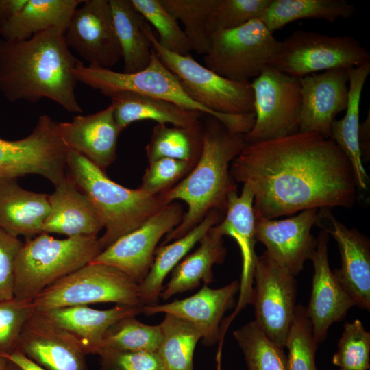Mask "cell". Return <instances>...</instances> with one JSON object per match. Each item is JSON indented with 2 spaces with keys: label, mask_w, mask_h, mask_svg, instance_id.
Masks as SVG:
<instances>
[{
  "label": "cell",
  "mask_w": 370,
  "mask_h": 370,
  "mask_svg": "<svg viewBox=\"0 0 370 370\" xmlns=\"http://www.w3.org/2000/svg\"><path fill=\"white\" fill-rule=\"evenodd\" d=\"M235 182L254 194L257 218L275 219L308 209L352 208L358 197L352 165L330 138L295 132L247 143L232 160Z\"/></svg>",
  "instance_id": "6da1fadb"
},
{
  "label": "cell",
  "mask_w": 370,
  "mask_h": 370,
  "mask_svg": "<svg viewBox=\"0 0 370 370\" xmlns=\"http://www.w3.org/2000/svg\"><path fill=\"white\" fill-rule=\"evenodd\" d=\"M71 53L64 32L53 27L23 40H0V92L10 101L49 99L69 112H82Z\"/></svg>",
  "instance_id": "7a4b0ae2"
},
{
  "label": "cell",
  "mask_w": 370,
  "mask_h": 370,
  "mask_svg": "<svg viewBox=\"0 0 370 370\" xmlns=\"http://www.w3.org/2000/svg\"><path fill=\"white\" fill-rule=\"evenodd\" d=\"M208 116L203 127L201 153L194 168L164 192L167 204L182 201L188 209L162 245L186 234L210 212H225L228 195L237 190L230 168L247 143L245 134L232 132L216 118Z\"/></svg>",
  "instance_id": "3957f363"
},
{
  "label": "cell",
  "mask_w": 370,
  "mask_h": 370,
  "mask_svg": "<svg viewBox=\"0 0 370 370\" xmlns=\"http://www.w3.org/2000/svg\"><path fill=\"white\" fill-rule=\"evenodd\" d=\"M66 165L70 177L88 196L105 229L99 238L101 251L140 227L168 204L164 193L151 195L140 188L124 187L74 151L69 150Z\"/></svg>",
  "instance_id": "277c9868"
},
{
  "label": "cell",
  "mask_w": 370,
  "mask_h": 370,
  "mask_svg": "<svg viewBox=\"0 0 370 370\" xmlns=\"http://www.w3.org/2000/svg\"><path fill=\"white\" fill-rule=\"evenodd\" d=\"M101 252L97 235L58 239L42 232L28 238L15 263L14 297L33 300L58 280L92 262Z\"/></svg>",
  "instance_id": "5b68a950"
},
{
  "label": "cell",
  "mask_w": 370,
  "mask_h": 370,
  "mask_svg": "<svg viewBox=\"0 0 370 370\" xmlns=\"http://www.w3.org/2000/svg\"><path fill=\"white\" fill-rule=\"evenodd\" d=\"M73 73L77 82L110 97L119 92H130L166 100L184 108L212 116L236 133L245 134L253 125L250 114H217L194 101L184 90L178 77L162 62L153 49L149 64L136 73L86 66L79 62Z\"/></svg>",
  "instance_id": "8992f818"
},
{
  "label": "cell",
  "mask_w": 370,
  "mask_h": 370,
  "mask_svg": "<svg viewBox=\"0 0 370 370\" xmlns=\"http://www.w3.org/2000/svg\"><path fill=\"white\" fill-rule=\"evenodd\" d=\"M36 311L97 303L140 306L139 284L121 270L90 262L58 280L33 300Z\"/></svg>",
  "instance_id": "52a82bcc"
},
{
  "label": "cell",
  "mask_w": 370,
  "mask_h": 370,
  "mask_svg": "<svg viewBox=\"0 0 370 370\" xmlns=\"http://www.w3.org/2000/svg\"><path fill=\"white\" fill-rule=\"evenodd\" d=\"M145 30L162 62L178 77L184 90L194 101L217 114L254 112L251 82L228 79L201 65L190 54L171 52L158 43L148 24Z\"/></svg>",
  "instance_id": "ba28073f"
},
{
  "label": "cell",
  "mask_w": 370,
  "mask_h": 370,
  "mask_svg": "<svg viewBox=\"0 0 370 370\" xmlns=\"http://www.w3.org/2000/svg\"><path fill=\"white\" fill-rule=\"evenodd\" d=\"M370 62V53L352 36L298 29L279 40L271 66L300 78L318 71Z\"/></svg>",
  "instance_id": "9c48e42d"
},
{
  "label": "cell",
  "mask_w": 370,
  "mask_h": 370,
  "mask_svg": "<svg viewBox=\"0 0 370 370\" xmlns=\"http://www.w3.org/2000/svg\"><path fill=\"white\" fill-rule=\"evenodd\" d=\"M278 42L262 21L255 19L211 34L204 66L228 79L250 82L271 66Z\"/></svg>",
  "instance_id": "30bf717a"
},
{
  "label": "cell",
  "mask_w": 370,
  "mask_h": 370,
  "mask_svg": "<svg viewBox=\"0 0 370 370\" xmlns=\"http://www.w3.org/2000/svg\"><path fill=\"white\" fill-rule=\"evenodd\" d=\"M69 150L59 136L57 123L42 115L27 137L16 140L0 138V182L36 174L56 186L67 175Z\"/></svg>",
  "instance_id": "8fae6325"
},
{
  "label": "cell",
  "mask_w": 370,
  "mask_h": 370,
  "mask_svg": "<svg viewBox=\"0 0 370 370\" xmlns=\"http://www.w3.org/2000/svg\"><path fill=\"white\" fill-rule=\"evenodd\" d=\"M255 121L247 143L280 138L298 131L301 95L299 78L269 66L251 82Z\"/></svg>",
  "instance_id": "7c38bea8"
},
{
  "label": "cell",
  "mask_w": 370,
  "mask_h": 370,
  "mask_svg": "<svg viewBox=\"0 0 370 370\" xmlns=\"http://www.w3.org/2000/svg\"><path fill=\"white\" fill-rule=\"evenodd\" d=\"M295 277L265 251L258 257L251 303L255 310L254 321L271 342L282 348L297 306Z\"/></svg>",
  "instance_id": "4fadbf2b"
},
{
  "label": "cell",
  "mask_w": 370,
  "mask_h": 370,
  "mask_svg": "<svg viewBox=\"0 0 370 370\" xmlns=\"http://www.w3.org/2000/svg\"><path fill=\"white\" fill-rule=\"evenodd\" d=\"M183 215L179 202L165 205L140 227L101 251L92 262L114 267L140 284L151 268L158 242L180 223Z\"/></svg>",
  "instance_id": "5bb4252c"
},
{
  "label": "cell",
  "mask_w": 370,
  "mask_h": 370,
  "mask_svg": "<svg viewBox=\"0 0 370 370\" xmlns=\"http://www.w3.org/2000/svg\"><path fill=\"white\" fill-rule=\"evenodd\" d=\"M64 38L88 66L110 69L122 58L109 0H84L73 13Z\"/></svg>",
  "instance_id": "9a60e30c"
},
{
  "label": "cell",
  "mask_w": 370,
  "mask_h": 370,
  "mask_svg": "<svg viewBox=\"0 0 370 370\" xmlns=\"http://www.w3.org/2000/svg\"><path fill=\"white\" fill-rule=\"evenodd\" d=\"M319 209L301 211L295 217L284 219L257 218L256 239L262 243L267 254L296 276L310 260L317 239L311 233L319 223Z\"/></svg>",
  "instance_id": "2e32d148"
},
{
  "label": "cell",
  "mask_w": 370,
  "mask_h": 370,
  "mask_svg": "<svg viewBox=\"0 0 370 370\" xmlns=\"http://www.w3.org/2000/svg\"><path fill=\"white\" fill-rule=\"evenodd\" d=\"M256 214L254 194L248 185L243 184L241 193L237 190L227 197L223 219L215 227L221 236H230L237 243L242 257V270L238 301L234 311L221 324V332L225 335L236 315L251 303L254 275L258 256L255 253Z\"/></svg>",
  "instance_id": "e0dca14e"
},
{
  "label": "cell",
  "mask_w": 370,
  "mask_h": 370,
  "mask_svg": "<svg viewBox=\"0 0 370 370\" xmlns=\"http://www.w3.org/2000/svg\"><path fill=\"white\" fill-rule=\"evenodd\" d=\"M16 351L45 370H87L77 339L38 311L25 324Z\"/></svg>",
  "instance_id": "ac0fdd59"
},
{
  "label": "cell",
  "mask_w": 370,
  "mask_h": 370,
  "mask_svg": "<svg viewBox=\"0 0 370 370\" xmlns=\"http://www.w3.org/2000/svg\"><path fill=\"white\" fill-rule=\"evenodd\" d=\"M348 69H334L299 78L301 103L298 131L330 138L337 114L349 99Z\"/></svg>",
  "instance_id": "d6986e66"
},
{
  "label": "cell",
  "mask_w": 370,
  "mask_h": 370,
  "mask_svg": "<svg viewBox=\"0 0 370 370\" xmlns=\"http://www.w3.org/2000/svg\"><path fill=\"white\" fill-rule=\"evenodd\" d=\"M328 245V234L323 230L310 259L314 275L311 296L306 309L314 337L319 343L325 339L331 325L343 319L356 306L330 269Z\"/></svg>",
  "instance_id": "ffe728a7"
},
{
  "label": "cell",
  "mask_w": 370,
  "mask_h": 370,
  "mask_svg": "<svg viewBox=\"0 0 370 370\" xmlns=\"http://www.w3.org/2000/svg\"><path fill=\"white\" fill-rule=\"evenodd\" d=\"M238 291V280L219 288L204 284L188 297L164 304L143 306V312L146 315L164 313L180 317L199 330L204 345L212 346L219 341L223 315L233 308Z\"/></svg>",
  "instance_id": "44dd1931"
},
{
  "label": "cell",
  "mask_w": 370,
  "mask_h": 370,
  "mask_svg": "<svg viewBox=\"0 0 370 370\" xmlns=\"http://www.w3.org/2000/svg\"><path fill=\"white\" fill-rule=\"evenodd\" d=\"M57 130L69 150L84 156L102 170L116 158L121 131L112 103L94 114L78 115L69 122L57 123Z\"/></svg>",
  "instance_id": "7402d4cb"
},
{
  "label": "cell",
  "mask_w": 370,
  "mask_h": 370,
  "mask_svg": "<svg viewBox=\"0 0 370 370\" xmlns=\"http://www.w3.org/2000/svg\"><path fill=\"white\" fill-rule=\"evenodd\" d=\"M322 215L330 223L324 228L338 244L341 266L333 273L358 307L370 310V243L357 229L349 228L323 209Z\"/></svg>",
  "instance_id": "603a6c76"
},
{
  "label": "cell",
  "mask_w": 370,
  "mask_h": 370,
  "mask_svg": "<svg viewBox=\"0 0 370 370\" xmlns=\"http://www.w3.org/2000/svg\"><path fill=\"white\" fill-rule=\"evenodd\" d=\"M49 212L42 232L56 233L67 237L97 235L103 228L88 196L75 184L69 175L55 186L49 195Z\"/></svg>",
  "instance_id": "cb8c5ba5"
},
{
  "label": "cell",
  "mask_w": 370,
  "mask_h": 370,
  "mask_svg": "<svg viewBox=\"0 0 370 370\" xmlns=\"http://www.w3.org/2000/svg\"><path fill=\"white\" fill-rule=\"evenodd\" d=\"M40 312L75 337L87 355L95 354L113 325L124 318L142 313L143 306L116 305L110 309L98 310L88 306H74Z\"/></svg>",
  "instance_id": "d4e9b609"
},
{
  "label": "cell",
  "mask_w": 370,
  "mask_h": 370,
  "mask_svg": "<svg viewBox=\"0 0 370 370\" xmlns=\"http://www.w3.org/2000/svg\"><path fill=\"white\" fill-rule=\"evenodd\" d=\"M49 195L23 188L17 179L0 182V227L29 238L42 233L49 212Z\"/></svg>",
  "instance_id": "484cf974"
},
{
  "label": "cell",
  "mask_w": 370,
  "mask_h": 370,
  "mask_svg": "<svg viewBox=\"0 0 370 370\" xmlns=\"http://www.w3.org/2000/svg\"><path fill=\"white\" fill-rule=\"evenodd\" d=\"M195 251L186 255L173 269L160 297L167 300L177 293L192 291L201 282L208 285L214 280L212 267L222 264L227 254L223 236L212 226L199 242Z\"/></svg>",
  "instance_id": "4316f807"
},
{
  "label": "cell",
  "mask_w": 370,
  "mask_h": 370,
  "mask_svg": "<svg viewBox=\"0 0 370 370\" xmlns=\"http://www.w3.org/2000/svg\"><path fill=\"white\" fill-rule=\"evenodd\" d=\"M110 98L121 132L134 122L143 120H153L158 124L192 127L200 123L199 119L204 114L166 100L130 92H119Z\"/></svg>",
  "instance_id": "83f0119b"
},
{
  "label": "cell",
  "mask_w": 370,
  "mask_h": 370,
  "mask_svg": "<svg viewBox=\"0 0 370 370\" xmlns=\"http://www.w3.org/2000/svg\"><path fill=\"white\" fill-rule=\"evenodd\" d=\"M222 220V212L212 211L184 236L156 248L151 268L139 284L143 306L157 304L167 275L199 243L208 230Z\"/></svg>",
  "instance_id": "f1b7e54d"
},
{
  "label": "cell",
  "mask_w": 370,
  "mask_h": 370,
  "mask_svg": "<svg viewBox=\"0 0 370 370\" xmlns=\"http://www.w3.org/2000/svg\"><path fill=\"white\" fill-rule=\"evenodd\" d=\"M349 99L345 114L334 120L330 138L345 153L349 160L358 188H367L369 177L365 169L358 143L359 114L361 94L370 73V62L348 69Z\"/></svg>",
  "instance_id": "f546056e"
},
{
  "label": "cell",
  "mask_w": 370,
  "mask_h": 370,
  "mask_svg": "<svg viewBox=\"0 0 370 370\" xmlns=\"http://www.w3.org/2000/svg\"><path fill=\"white\" fill-rule=\"evenodd\" d=\"M84 0H27L26 4L0 27L5 40H23L56 27L65 32L75 10Z\"/></svg>",
  "instance_id": "4dcf8cb0"
},
{
  "label": "cell",
  "mask_w": 370,
  "mask_h": 370,
  "mask_svg": "<svg viewBox=\"0 0 370 370\" xmlns=\"http://www.w3.org/2000/svg\"><path fill=\"white\" fill-rule=\"evenodd\" d=\"M123 60V73H132L150 63L153 48L145 34L147 23L131 0H109Z\"/></svg>",
  "instance_id": "1f68e13d"
},
{
  "label": "cell",
  "mask_w": 370,
  "mask_h": 370,
  "mask_svg": "<svg viewBox=\"0 0 370 370\" xmlns=\"http://www.w3.org/2000/svg\"><path fill=\"white\" fill-rule=\"evenodd\" d=\"M355 13V6L345 0H271L261 20L273 33L299 19H322L332 23L340 18L349 19Z\"/></svg>",
  "instance_id": "d6a6232c"
},
{
  "label": "cell",
  "mask_w": 370,
  "mask_h": 370,
  "mask_svg": "<svg viewBox=\"0 0 370 370\" xmlns=\"http://www.w3.org/2000/svg\"><path fill=\"white\" fill-rule=\"evenodd\" d=\"M202 132L201 123L192 127L157 124L146 146L149 162L169 158L195 164L201 151Z\"/></svg>",
  "instance_id": "836d02e7"
},
{
  "label": "cell",
  "mask_w": 370,
  "mask_h": 370,
  "mask_svg": "<svg viewBox=\"0 0 370 370\" xmlns=\"http://www.w3.org/2000/svg\"><path fill=\"white\" fill-rule=\"evenodd\" d=\"M160 325L162 341L157 352L164 370H194L193 354L201 339L199 330L190 322L170 314H165Z\"/></svg>",
  "instance_id": "e575fe53"
},
{
  "label": "cell",
  "mask_w": 370,
  "mask_h": 370,
  "mask_svg": "<svg viewBox=\"0 0 370 370\" xmlns=\"http://www.w3.org/2000/svg\"><path fill=\"white\" fill-rule=\"evenodd\" d=\"M164 8L184 26V33L192 49L206 55L210 49L208 21L219 0H160Z\"/></svg>",
  "instance_id": "d590c367"
},
{
  "label": "cell",
  "mask_w": 370,
  "mask_h": 370,
  "mask_svg": "<svg viewBox=\"0 0 370 370\" xmlns=\"http://www.w3.org/2000/svg\"><path fill=\"white\" fill-rule=\"evenodd\" d=\"M233 335L248 370H286L284 348L271 342L254 320L234 331Z\"/></svg>",
  "instance_id": "8d00e7d4"
},
{
  "label": "cell",
  "mask_w": 370,
  "mask_h": 370,
  "mask_svg": "<svg viewBox=\"0 0 370 370\" xmlns=\"http://www.w3.org/2000/svg\"><path fill=\"white\" fill-rule=\"evenodd\" d=\"M161 341L160 324L147 325L136 317H130L119 321L108 330L94 354L101 349L157 352Z\"/></svg>",
  "instance_id": "74e56055"
},
{
  "label": "cell",
  "mask_w": 370,
  "mask_h": 370,
  "mask_svg": "<svg viewBox=\"0 0 370 370\" xmlns=\"http://www.w3.org/2000/svg\"><path fill=\"white\" fill-rule=\"evenodd\" d=\"M319 342L313 335L306 306H296L285 346L286 370H317L315 354Z\"/></svg>",
  "instance_id": "f35d334b"
},
{
  "label": "cell",
  "mask_w": 370,
  "mask_h": 370,
  "mask_svg": "<svg viewBox=\"0 0 370 370\" xmlns=\"http://www.w3.org/2000/svg\"><path fill=\"white\" fill-rule=\"evenodd\" d=\"M145 21L156 29L158 43L174 53L186 56L193 51L191 44L177 21L164 8L160 0H131Z\"/></svg>",
  "instance_id": "ab89813d"
},
{
  "label": "cell",
  "mask_w": 370,
  "mask_h": 370,
  "mask_svg": "<svg viewBox=\"0 0 370 370\" xmlns=\"http://www.w3.org/2000/svg\"><path fill=\"white\" fill-rule=\"evenodd\" d=\"M332 363L341 369L369 370L370 368V332L359 319L347 322L338 343Z\"/></svg>",
  "instance_id": "60d3db41"
},
{
  "label": "cell",
  "mask_w": 370,
  "mask_h": 370,
  "mask_svg": "<svg viewBox=\"0 0 370 370\" xmlns=\"http://www.w3.org/2000/svg\"><path fill=\"white\" fill-rule=\"evenodd\" d=\"M271 0H219L208 23L210 35L261 19Z\"/></svg>",
  "instance_id": "b9f144b4"
},
{
  "label": "cell",
  "mask_w": 370,
  "mask_h": 370,
  "mask_svg": "<svg viewBox=\"0 0 370 370\" xmlns=\"http://www.w3.org/2000/svg\"><path fill=\"white\" fill-rule=\"evenodd\" d=\"M35 312L32 300L14 297L0 301V356L16 351L23 328Z\"/></svg>",
  "instance_id": "7bdbcfd3"
},
{
  "label": "cell",
  "mask_w": 370,
  "mask_h": 370,
  "mask_svg": "<svg viewBox=\"0 0 370 370\" xmlns=\"http://www.w3.org/2000/svg\"><path fill=\"white\" fill-rule=\"evenodd\" d=\"M195 164L180 160L162 158L149 162L139 188L156 195L169 189Z\"/></svg>",
  "instance_id": "ee69618b"
},
{
  "label": "cell",
  "mask_w": 370,
  "mask_h": 370,
  "mask_svg": "<svg viewBox=\"0 0 370 370\" xmlns=\"http://www.w3.org/2000/svg\"><path fill=\"white\" fill-rule=\"evenodd\" d=\"M96 354L99 357L101 370H164L156 352L101 349Z\"/></svg>",
  "instance_id": "f6af8a7d"
},
{
  "label": "cell",
  "mask_w": 370,
  "mask_h": 370,
  "mask_svg": "<svg viewBox=\"0 0 370 370\" xmlns=\"http://www.w3.org/2000/svg\"><path fill=\"white\" fill-rule=\"evenodd\" d=\"M23 244L0 227V301L14 297L15 263Z\"/></svg>",
  "instance_id": "bcb514c9"
},
{
  "label": "cell",
  "mask_w": 370,
  "mask_h": 370,
  "mask_svg": "<svg viewBox=\"0 0 370 370\" xmlns=\"http://www.w3.org/2000/svg\"><path fill=\"white\" fill-rule=\"evenodd\" d=\"M370 112L362 123H360L358 143L362 162L369 158Z\"/></svg>",
  "instance_id": "7dc6e473"
},
{
  "label": "cell",
  "mask_w": 370,
  "mask_h": 370,
  "mask_svg": "<svg viewBox=\"0 0 370 370\" xmlns=\"http://www.w3.org/2000/svg\"><path fill=\"white\" fill-rule=\"evenodd\" d=\"M27 2V0H0V27Z\"/></svg>",
  "instance_id": "c3c4849f"
},
{
  "label": "cell",
  "mask_w": 370,
  "mask_h": 370,
  "mask_svg": "<svg viewBox=\"0 0 370 370\" xmlns=\"http://www.w3.org/2000/svg\"><path fill=\"white\" fill-rule=\"evenodd\" d=\"M8 361L7 358L0 356V370H6Z\"/></svg>",
  "instance_id": "681fc988"
},
{
  "label": "cell",
  "mask_w": 370,
  "mask_h": 370,
  "mask_svg": "<svg viewBox=\"0 0 370 370\" xmlns=\"http://www.w3.org/2000/svg\"><path fill=\"white\" fill-rule=\"evenodd\" d=\"M6 370H21V369L15 364L8 360Z\"/></svg>",
  "instance_id": "f907efd6"
},
{
  "label": "cell",
  "mask_w": 370,
  "mask_h": 370,
  "mask_svg": "<svg viewBox=\"0 0 370 370\" xmlns=\"http://www.w3.org/2000/svg\"><path fill=\"white\" fill-rule=\"evenodd\" d=\"M33 370H45V369H43V368L41 367H35Z\"/></svg>",
  "instance_id": "816d5d0a"
},
{
  "label": "cell",
  "mask_w": 370,
  "mask_h": 370,
  "mask_svg": "<svg viewBox=\"0 0 370 370\" xmlns=\"http://www.w3.org/2000/svg\"><path fill=\"white\" fill-rule=\"evenodd\" d=\"M338 370H349V369H341V368H340V369H338Z\"/></svg>",
  "instance_id": "f5cc1de1"
}]
</instances>
